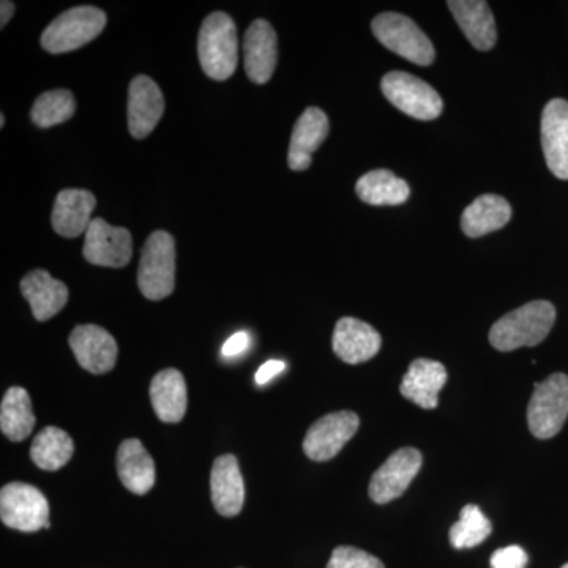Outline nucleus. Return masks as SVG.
<instances>
[{
  "label": "nucleus",
  "mask_w": 568,
  "mask_h": 568,
  "mask_svg": "<svg viewBox=\"0 0 568 568\" xmlns=\"http://www.w3.org/2000/svg\"><path fill=\"white\" fill-rule=\"evenodd\" d=\"M555 321L556 308L551 302H529L493 325L489 343L500 353L540 345L551 332Z\"/></svg>",
  "instance_id": "obj_1"
},
{
  "label": "nucleus",
  "mask_w": 568,
  "mask_h": 568,
  "mask_svg": "<svg viewBox=\"0 0 568 568\" xmlns=\"http://www.w3.org/2000/svg\"><path fill=\"white\" fill-rule=\"evenodd\" d=\"M201 67L209 78L226 81L237 69L239 40L233 18L215 11L205 18L197 39Z\"/></svg>",
  "instance_id": "obj_2"
},
{
  "label": "nucleus",
  "mask_w": 568,
  "mask_h": 568,
  "mask_svg": "<svg viewBox=\"0 0 568 568\" xmlns=\"http://www.w3.org/2000/svg\"><path fill=\"white\" fill-rule=\"evenodd\" d=\"M138 286L149 301H163L174 293L175 242L166 231L149 235L141 252Z\"/></svg>",
  "instance_id": "obj_3"
},
{
  "label": "nucleus",
  "mask_w": 568,
  "mask_h": 568,
  "mask_svg": "<svg viewBox=\"0 0 568 568\" xmlns=\"http://www.w3.org/2000/svg\"><path fill=\"white\" fill-rule=\"evenodd\" d=\"M106 21V13L97 7H74L63 11L41 33V48L51 54L80 50L103 32Z\"/></svg>",
  "instance_id": "obj_4"
},
{
  "label": "nucleus",
  "mask_w": 568,
  "mask_h": 568,
  "mask_svg": "<svg viewBox=\"0 0 568 568\" xmlns=\"http://www.w3.org/2000/svg\"><path fill=\"white\" fill-rule=\"evenodd\" d=\"M372 29L379 43L399 58L422 67H428L435 62L436 52L432 40L405 14H379L373 20Z\"/></svg>",
  "instance_id": "obj_5"
},
{
  "label": "nucleus",
  "mask_w": 568,
  "mask_h": 568,
  "mask_svg": "<svg viewBox=\"0 0 568 568\" xmlns=\"http://www.w3.org/2000/svg\"><path fill=\"white\" fill-rule=\"evenodd\" d=\"M568 417V376L555 373L536 384L528 406L530 433L538 439L558 435Z\"/></svg>",
  "instance_id": "obj_6"
},
{
  "label": "nucleus",
  "mask_w": 568,
  "mask_h": 568,
  "mask_svg": "<svg viewBox=\"0 0 568 568\" xmlns=\"http://www.w3.org/2000/svg\"><path fill=\"white\" fill-rule=\"evenodd\" d=\"M0 519L10 529L37 532L50 529V506L47 497L32 485L13 481L0 491Z\"/></svg>",
  "instance_id": "obj_7"
},
{
  "label": "nucleus",
  "mask_w": 568,
  "mask_h": 568,
  "mask_svg": "<svg viewBox=\"0 0 568 568\" xmlns=\"http://www.w3.org/2000/svg\"><path fill=\"white\" fill-rule=\"evenodd\" d=\"M381 89L388 102L417 121H435L443 112L439 93L414 74L390 71L381 81Z\"/></svg>",
  "instance_id": "obj_8"
},
{
  "label": "nucleus",
  "mask_w": 568,
  "mask_h": 568,
  "mask_svg": "<svg viewBox=\"0 0 568 568\" xmlns=\"http://www.w3.org/2000/svg\"><path fill=\"white\" fill-rule=\"evenodd\" d=\"M361 418L353 410H339L327 414L310 426L304 439L306 457L313 462H328L342 452V448L357 433Z\"/></svg>",
  "instance_id": "obj_9"
},
{
  "label": "nucleus",
  "mask_w": 568,
  "mask_h": 568,
  "mask_svg": "<svg viewBox=\"0 0 568 568\" xmlns=\"http://www.w3.org/2000/svg\"><path fill=\"white\" fill-rule=\"evenodd\" d=\"M82 254L89 263L100 267H125L132 260V234L125 227L111 226L103 219H93L85 233Z\"/></svg>",
  "instance_id": "obj_10"
},
{
  "label": "nucleus",
  "mask_w": 568,
  "mask_h": 568,
  "mask_svg": "<svg viewBox=\"0 0 568 568\" xmlns=\"http://www.w3.org/2000/svg\"><path fill=\"white\" fill-rule=\"evenodd\" d=\"M422 462L424 458L417 448L405 447L396 450L373 474L372 481H369V497L376 504H387L396 497L405 495L406 489L409 488L420 470Z\"/></svg>",
  "instance_id": "obj_11"
},
{
  "label": "nucleus",
  "mask_w": 568,
  "mask_h": 568,
  "mask_svg": "<svg viewBox=\"0 0 568 568\" xmlns=\"http://www.w3.org/2000/svg\"><path fill=\"white\" fill-rule=\"evenodd\" d=\"M69 345L78 364L92 375L111 372L118 362V343L114 336L100 325H78L69 336Z\"/></svg>",
  "instance_id": "obj_12"
},
{
  "label": "nucleus",
  "mask_w": 568,
  "mask_h": 568,
  "mask_svg": "<svg viewBox=\"0 0 568 568\" xmlns=\"http://www.w3.org/2000/svg\"><path fill=\"white\" fill-rule=\"evenodd\" d=\"M541 148L549 171L568 181V102L551 100L541 114Z\"/></svg>",
  "instance_id": "obj_13"
},
{
  "label": "nucleus",
  "mask_w": 568,
  "mask_h": 568,
  "mask_svg": "<svg viewBox=\"0 0 568 568\" xmlns=\"http://www.w3.org/2000/svg\"><path fill=\"white\" fill-rule=\"evenodd\" d=\"M164 99L152 78L140 74L130 82L129 130L136 140H144L163 118Z\"/></svg>",
  "instance_id": "obj_14"
},
{
  "label": "nucleus",
  "mask_w": 568,
  "mask_h": 568,
  "mask_svg": "<svg viewBox=\"0 0 568 568\" xmlns=\"http://www.w3.org/2000/svg\"><path fill=\"white\" fill-rule=\"evenodd\" d=\"M246 77L254 84H265L274 77L278 62V37L265 20H256L245 32Z\"/></svg>",
  "instance_id": "obj_15"
},
{
  "label": "nucleus",
  "mask_w": 568,
  "mask_h": 568,
  "mask_svg": "<svg viewBox=\"0 0 568 568\" xmlns=\"http://www.w3.org/2000/svg\"><path fill=\"white\" fill-rule=\"evenodd\" d=\"M383 338L379 332L364 321L342 317L335 325L334 353L349 365L364 364L379 353Z\"/></svg>",
  "instance_id": "obj_16"
},
{
  "label": "nucleus",
  "mask_w": 568,
  "mask_h": 568,
  "mask_svg": "<svg viewBox=\"0 0 568 568\" xmlns=\"http://www.w3.org/2000/svg\"><path fill=\"white\" fill-rule=\"evenodd\" d=\"M212 503L222 517L233 518L241 514L245 503V484L234 455L215 459L211 476Z\"/></svg>",
  "instance_id": "obj_17"
},
{
  "label": "nucleus",
  "mask_w": 568,
  "mask_h": 568,
  "mask_svg": "<svg viewBox=\"0 0 568 568\" xmlns=\"http://www.w3.org/2000/svg\"><path fill=\"white\" fill-rule=\"evenodd\" d=\"M97 197L88 190H62L55 197L51 223L55 233L67 239H77L88 233L95 211Z\"/></svg>",
  "instance_id": "obj_18"
},
{
  "label": "nucleus",
  "mask_w": 568,
  "mask_h": 568,
  "mask_svg": "<svg viewBox=\"0 0 568 568\" xmlns=\"http://www.w3.org/2000/svg\"><path fill=\"white\" fill-rule=\"evenodd\" d=\"M328 119L320 108H306L295 122L291 136L287 163L293 171H305L312 166L313 153L320 149L328 134Z\"/></svg>",
  "instance_id": "obj_19"
},
{
  "label": "nucleus",
  "mask_w": 568,
  "mask_h": 568,
  "mask_svg": "<svg viewBox=\"0 0 568 568\" xmlns=\"http://www.w3.org/2000/svg\"><path fill=\"white\" fill-rule=\"evenodd\" d=\"M446 383V366L429 358H417L407 368L399 392L406 399L424 409H436L439 405V392Z\"/></svg>",
  "instance_id": "obj_20"
},
{
  "label": "nucleus",
  "mask_w": 568,
  "mask_h": 568,
  "mask_svg": "<svg viewBox=\"0 0 568 568\" xmlns=\"http://www.w3.org/2000/svg\"><path fill=\"white\" fill-rule=\"evenodd\" d=\"M21 293L31 305L33 317L39 323L51 320L69 302V287L52 278L50 272L32 271L21 280Z\"/></svg>",
  "instance_id": "obj_21"
},
{
  "label": "nucleus",
  "mask_w": 568,
  "mask_h": 568,
  "mask_svg": "<svg viewBox=\"0 0 568 568\" xmlns=\"http://www.w3.org/2000/svg\"><path fill=\"white\" fill-rule=\"evenodd\" d=\"M466 39L478 51H489L495 48L497 29L495 17L484 0H452L447 2Z\"/></svg>",
  "instance_id": "obj_22"
},
{
  "label": "nucleus",
  "mask_w": 568,
  "mask_h": 568,
  "mask_svg": "<svg viewBox=\"0 0 568 568\" xmlns=\"http://www.w3.org/2000/svg\"><path fill=\"white\" fill-rule=\"evenodd\" d=\"M118 474L133 495H148L155 485V463L140 439L123 440L119 447Z\"/></svg>",
  "instance_id": "obj_23"
},
{
  "label": "nucleus",
  "mask_w": 568,
  "mask_h": 568,
  "mask_svg": "<svg viewBox=\"0 0 568 568\" xmlns=\"http://www.w3.org/2000/svg\"><path fill=\"white\" fill-rule=\"evenodd\" d=\"M151 402L164 424H178L186 413V384L179 369L168 368L153 377Z\"/></svg>",
  "instance_id": "obj_24"
},
{
  "label": "nucleus",
  "mask_w": 568,
  "mask_h": 568,
  "mask_svg": "<svg viewBox=\"0 0 568 568\" xmlns=\"http://www.w3.org/2000/svg\"><path fill=\"white\" fill-rule=\"evenodd\" d=\"M511 219V207L507 200L497 194H481L467 205L462 216L463 233L470 239L481 237L506 226Z\"/></svg>",
  "instance_id": "obj_25"
},
{
  "label": "nucleus",
  "mask_w": 568,
  "mask_h": 568,
  "mask_svg": "<svg viewBox=\"0 0 568 568\" xmlns=\"http://www.w3.org/2000/svg\"><path fill=\"white\" fill-rule=\"evenodd\" d=\"M36 416L32 413L31 396L22 387H11L3 395L0 405V429L13 443H21L32 435Z\"/></svg>",
  "instance_id": "obj_26"
},
{
  "label": "nucleus",
  "mask_w": 568,
  "mask_h": 568,
  "mask_svg": "<svg viewBox=\"0 0 568 568\" xmlns=\"http://www.w3.org/2000/svg\"><path fill=\"white\" fill-rule=\"evenodd\" d=\"M355 192L364 203L372 205H399L406 203L410 196L407 182L388 170L369 171L362 175L355 185Z\"/></svg>",
  "instance_id": "obj_27"
},
{
  "label": "nucleus",
  "mask_w": 568,
  "mask_h": 568,
  "mask_svg": "<svg viewBox=\"0 0 568 568\" xmlns=\"http://www.w3.org/2000/svg\"><path fill=\"white\" fill-rule=\"evenodd\" d=\"M74 444L69 433L58 426H47L33 437L31 458L40 469L59 470L73 457Z\"/></svg>",
  "instance_id": "obj_28"
},
{
  "label": "nucleus",
  "mask_w": 568,
  "mask_h": 568,
  "mask_svg": "<svg viewBox=\"0 0 568 568\" xmlns=\"http://www.w3.org/2000/svg\"><path fill=\"white\" fill-rule=\"evenodd\" d=\"M77 111V100L67 89L41 93L31 110L32 122L40 129H50L70 121Z\"/></svg>",
  "instance_id": "obj_29"
},
{
  "label": "nucleus",
  "mask_w": 568,
  "mask_h": 568,
  "mask_svg": "<svg viewBox=\"0 0 568 568\" xmlns=\"http://www.w3.org/2000/svg\"><path fill=\"white\" fill-rule=\"evenodd\" d=\"M491 523L480 507L469 504L459 514V521L452 526L450 544L457 549L474 548L487 540L491 534Z\"/></svg>",
  "instance_id": "obj_30"
},
{
  "label": "nucleus",
  "mask_w": 568,
  "mask_h": 568,
  "mask_svg": "<svg viewBox=\"0 0 568 568\" xmlns=\"http://www.w3.org/2000/svg\"><path fill=\"white\" fill-rule=\"evenodd\" d=\"M327 568H386L375 556L368 555L364 549L354 547H338L332 552Z\"/></svg>",
  "instance_id": "obj_31"
},
{
  "label": "nucleus",
  "mask_w": 568,
  "mask_h": 568,
  "mask_svg": "<svg viewBox=\"0 0 568 568\" xmlns=\"http://www.w3.org/2000/svg\"><path fill=\"white\" fill-rule=\"evenodd\" d=\"M528 555L518 545L500 548L491 556V568H526Z\"/></svg>",
  "instance_id": "obj_32"
},
{
  "label": "nucleus",
  "mask_w": 568,
  "mask_h": 568,
  "mask_svg": "<svg viewBox=\"0 0 568 568\" xmlns=\"http://www.w3.org/2000/svg\"><path fill=\"white\" fill-rule=\"evenodd\" d=\"M248 346L250 335L246 334V332H237V334H234L231 338H227L226 343H224L222 349L223 357H237V355L245 353V351L248 349Z\"/></svg>",
  "instance_id": "obj_33"
},
{
  "label": "nucleus",
  "mask_w": 568,
  "mask_h": 568,
  "mask_svg": "<svg viewBox=\"0 0 568 568\" xmlns=\"http://www.w3.org/2000/svg\"><path fill=\"white\" fill-rule=\"evenodd\" d=\"M286 369V364L283 361H267L256 373V383L260 386H264L268 381L274 379L275 376H278L280 373H283Z\"/></svg>",
  "instance_id": "obj_34"
},
{
  "label": "nucleus",
  "mask_w": 568,
  "mask_h": 568,
  "mask_svg": "<svg viewBox=\"0 0 568 568\" xmlns=\"http://www.w3.org/2000/svg\"><path fill=\"white\" fill-rule=\"evenodd\" d=\"M14 13V3L10 2V0H2V3H0V26H2V29L6 28L7 24H9L11 17H13Z\"/></svg>",
  "instance_id": "obj_35"
},
{
  "label": "nucleus",
  "mask_w": 568,
  "mask_h": 568,
  "mask_svg": "<svg viewBox=\"0 0 568 568\" xmlns=\"http://www.w3.org/2000/svg\"><path fill=\"white\" fill-rule=\"evenodd\" d=\"M6 126V115H0V129H3Z\"/></svg>",
  "instance_id": "obj_36"
},
{
  "label": "nucleus",
  "mask_w": 568,
  "mask_h": 568,
  "mask_svg": "<svg viewBox=\"0 0 568 568\" xmlns=\"http://www.w3.org/2000/svg\"><path fill=\"white\" fill-rule=\"evenodd\" d=\"M560 568H568V564H566V566H562V567H560Z\"/></svg>",
  "instance_id": "obj_37"
}]
</instances>
